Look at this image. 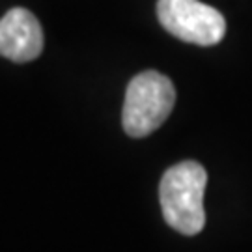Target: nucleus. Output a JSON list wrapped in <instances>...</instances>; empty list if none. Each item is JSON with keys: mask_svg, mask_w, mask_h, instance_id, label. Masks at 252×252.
Instances as JSON below:
<instances>
[{"mask_svg": "<svg viewBox=\"0 0 252 252\" xmlns=\"http://www.w3.org/2000/svg\"><path fill=\"white\" fill-rule=\"evenodd\" d=\"M157 17L166 32L194 45H217L226 34L224 15L200 0H159Z\"/></svg>", "mask_w": 252, "mask_h": 252, "instance_id": "3", "label": "nucleus"}, {"mask_svg": "<svg viewBox=\"0 0 252 252\" xmlns=\"http://www.w3.org/2000/svg\"><path fill=\"white\" fill-rule=\"evenodd\" d=\"M206 168L196 161H183L164 172L159 198L164 220L183 235H196L206 224L204 192Z\"/></svg>", "mask_w": 252, "mask_h": 252, "instance_id": "1", "label": "nucleus"}, {"mask_svg": "<svg viewBox=\"0 0 252 252\" xmlns=\"http://www.w3.org/2000/svg\"><path fill=\"white\" fill-rule=\"evenodd\" d=\"M176 105V88L159 71H142L129 82L122 110V124L129 136L152 135L166 122Z\"/></svg>", "mask_w": 252, "mask_h": 252, "instance_id": "2", "label": "nucleus"}, {"mask_svg": "<svg viewBox=\"0 0 252 252\" xmlns=\"http://www.w3.org/2000/svg\"><path fill=\"white\" fill-rule=\"evenodd\" d=\"M43 30L37 17L25 8L9 9L0 19V56L25 63L43 53Z\"/></svg>", "mask_w": 252, "mask_h": 252, "instance_id": "4", "label": "nucleus"}]
</instances>
